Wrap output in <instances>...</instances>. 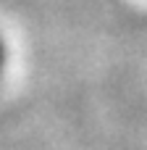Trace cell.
Listing matches in <instances>:
<instances>
[{"label": "cell", "mask_w": 147, "mask_h": 150, "mask_svg": "<svg viewBox=\"0 0 147 150\" xmlns=\"http://www.w3.org/2000/svg\"><path fill=\"white\" fill-rule=\"evenodd\" d=\"M5 58H8V47H5V42H3V37H0V71L5 69Z\"/></svg>", "instance_id": "1"}]
</instances>
